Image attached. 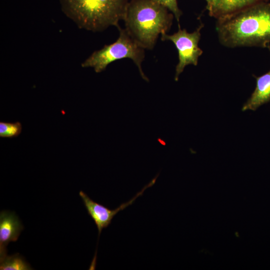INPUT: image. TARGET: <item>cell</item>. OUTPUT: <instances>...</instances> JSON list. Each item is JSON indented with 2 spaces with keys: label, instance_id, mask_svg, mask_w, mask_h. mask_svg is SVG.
<instances>
[{
  "label": "cell",
  "instance_id": "cell-13",
  "mask_svg": "<svg viewBox=\"0 0 270 270\" xmlns=\"http://www.w3.org/2000/svg\"><path fill=\"white\" fill-rule=\"evenodd\" d=\"M206 0L207 2V9L208 10L210 8L212 4L213 0Z\"/></svg>",
  "mask_w": 270,
  "mask_h": 270
},
{
  "label": "cell",
  "instance_id": "cell-6",
  "mask_svg": "<svg viewBox=\"0 0 270 270\" xmlns=\"http://www.w3.org/2000/svg\"><path fill=\"white\" fill-rule=\"evenodd\" d=\"M156 178L157 176L152 180L140 192L137 193L131 200L126 202L122 204L114 210L110 209L94 201L83 191H80L79 192V196L83 202L88 214L93 220L97 227L98 238L102 230L106 228L110 225L112 218L116 214L131 205L142 194L144 191L147 188L150 187L154 184Z\"/></svg>",
  "mask_w": 270,
  "mask_h": 270
},
{
  "label": "cell",
  "instance_id": "cell-5",
  "mask_svg": "<svg viewBox=\"0 0 270 270\" xmlns=\"http://www.w3.org/2000/svg\"><path fill=\"white\" fill-rule=\"evenodd\" d=\"M204 26L201 24L192 33L185 29L182 30L179 25L178 31L172 35L161 34L162 40H170L175 45L178 54V62L176 68L174 80L178 81L180 74L188 64L196 66L198 58L202 53L198 44L200 38V30Z\"/></svg>",
  "mask_w": 270,
  "mask_h": 270
},
{
  "label": "cell",
  "instance_id": "cell-12",
  "mask_svg": "<svg viewBox=\"0 0 270 270\" xmlns=\"http://www.w3.org/2000/svg\"><path fill=\"white\" fill-rule=\"evenodd\" d=\"M172 12L178 22L182 12L178 7L176 0H154Z\"/></svg>",
  "mask_w": 270,
  "mask_h": 270
},
{
  "label": "cell",
  "instance_id": "cell-2",
  "mask_svg": "<svg viewBox=\"0 0 270 270\" xmlns=\"http://www.w3.org/2000/svg\"><path fill=\"white\" fill-rule=\"evenodd\" d=\"M154 0H132L126 8V30L142 48H154L160 34L171 27L173 14Z\"/></svg>",
  "mask_w": 270,
  "mask_h": 270
},
{
  "label": "cell",
  "instance_id": "cell-7",
  "mask_svg": "<svg viewBox=\"0 0 270 270\" xmlns=\"http://www.w3.org/2000/svg\"><path fill=\"white\" fill-rule=\"evenodd\" d=\"M18 216L14 212L2 210L0 213V259L7 254L6 246L16 242L23 230Z\"/></svg>",
  "mask_w": 270,
  "mask_h": 270
},
{
  "label": "cell",
  "instance_id": "cell-1",
  "mask_svg": "<svg viewBox=\"0 0 270 270\" xmlns=\"http://www.w3.org/2000/svg\"><path fill=\"white\" fill-rule=\"evenodd\" d=\"M220 42L229 48H268L270 42V4L260 2L217 18Z\"/></svg>",
  "mask_w": 270,
  "mask_h": 270
},
{
  "label": "cell",
  "instance_id": "cell-9",
  "mask_svg": "<svg viewBox=\"0 0 270 270\" xmlns=\"http://www.w3.org/2000/svg\"><path fill=\"white\" fill-rule=\"evenodd\" d=\"M268 0H213L208 10L210 16L218 18L251 5Z\"/></svg>",
  "mask_w": 270,
  "mask_h": 270
},
{
  "label": "cell",
  "instance_id": "cell-4",
  "mask_svg": "<svg viewBox=\"0 0 270 270\" xmlns=\"http://www.w3.org/2000/svg\"><path fill=\"white\" fill-rule=\"evenodd\" d=\"M119 36L114 43L106 45L102 49L94 52L82 64L83 68L91 67L94 71L100 72L112 62L124 58H130L138 66L142 78L148 82L141 64L144 58V48L141 47L128 34L126 29L118 26Z\"/></svg>",
  "mask_w": 270,
  "mask_h": 270
},
{
  "label": "cell",
  "instance_id": "cell-11",
  "mask_svg": "<svg viewBox=\"0 0 270 270\" xmlns=\"http://www.w3.org/2000/svg\"><path fill=\"white\" fill-rule=\"evenodd\" d=\"M22 130L19 122H0V137L12 138L18 136Z\"/></svg>",
  "mask_w": 270,
  "mask_h": 270
},
{
  "label": "cell",
  "instance_id": "cell-3",
  "mask_svg": "<svg viewBox=\"0 0 270 270\" xmlns=\"http://www.w3.org/2000/svg\"><path fill=\"white\" fill-rule=\"evenodd\" d=\"M62 12L81 28L93 32L118 26L128 0H59Z\"/></svg>",
  "mask_w": 270,
  "mask_h": 270
},
{
  "label": "cell",
  "instance_id": "cell-8",
  "mask_svg": "<svg viewBox=\"0 0 270 270\" xmlns=\"http://www.w3.org/2000/svg\"><path fill=\"white\" fill-rule=\"evenodd\" d=\"M270 51V46L268 47ZM256 80L254 90L244 104L242 111H254L260 106L270 101V70L260 76H254Z\"/></svg>",
  "mask_w": 270,
  "mask_h": 270
},
{
  "label": "cell",
  "instance_id": "cell-10",
  "mask_svg": "<svg viewBox=\"0 0 270 270\" xmlns=\"http://www.w3.org/2000/svg\"><path fill=\"white\" fill-rule=\"evenodd\" d=\"M30 264L19 254L8 256L0 259V270H30Z\"/></svg>",
  "mask_w": 270,
  "mask_h": 270
}]
</instances>
